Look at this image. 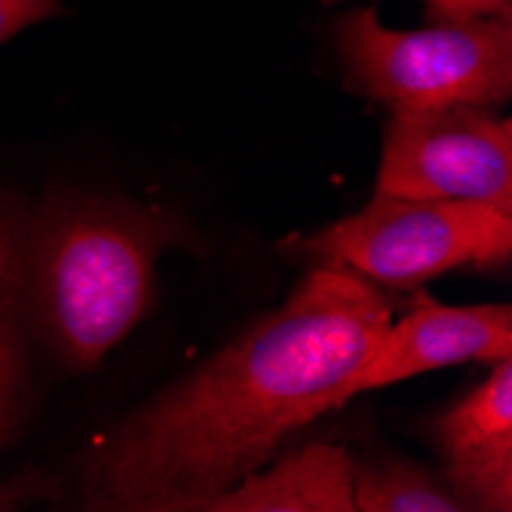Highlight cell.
Masks as SVG:
<instances>
[{
	"label": "cell",
	"mask_w": 512,
	"mask_h": 512,
	"mask_svg": "<svg viewBox=\"0 0 512 512\" xmlns=\"http://www.w3.org/2000/svg\"><path fill=\"white\" fill-rule=\"evenodd\" d=\"M393 322L368 279L319 264L283 307L117 430L92 467L102 509H197L341 408Z\"/></svg>",
	"instance_id": "cell-1"
},
{
	"label": "cell",
	"mask_w": 512,
	"mask_h": 512,
	"mask_svg": "<svg viewBox=\"0 0 512 512\" xmlns=\"http://www.w3.org/2000/svg\"><path fill=\"white\" fill-rule=\"evenodd\" d=\"M175 224L117 203H74L43 224L34 252L37 298L71 368L99 365L145 316L157 255Z\"/></svg>",
	"instance_id": "cell-2"
},
{
	"label": "cell",
	"mask_w": 512,
	"mask_h": 512,
	"mask_svg": "<svg viewBox=\"0 0 512 512\" xmlns=\"http://www.w3.org/2000/svg\"><path fill=\"white\" fill-rule=\"evenodd\" d=\"M350 83L393 111L494 105L512 96V16L393 31L375 10L338 22Z\"/></svg>",
	"instance_id": "cell-3"
},
{
	"label": "cell",
	"mask_w": 512,
	"mask_h": 512,
	"mask_svg": "<svg viewBox=\"0 0 512 512\" xmlns=\"http://www.w3.org/2000/svg\"><path fill=\"white\" fill-rule=\"evenodd\" d=\"M298 252L368 283L411 289L454 267H497L512 255V215L463 200L375 194L359 212L298 243Z\"/></svg>",
	"instance_id": "cell-4"
},
{
	"label": "cell",
	"mask_w": 512,
	"mask_h": 512,
	"mask_svg": "<svg viewBox=\"0 0 512 512\" xmlns=\"http://www.w3.org/2000/svg\"><path fill=\"white\" fill-rule=\"evenodd\" d=\"M378 194L463 200L512 215V123L479 105L393 111Z\"/></svg>",
	"instance_id": "cell-5"
},
{
	"label": "cell",
	"mask_w": 512,
	"mask_h": 512,
	"mask_svg": "<svg viewBox=\"0 0 512 512\" xmlns=\"http://www.w3.org/2000/svg\"><path fill=\"white\" fill-rule=\"evenodd\" d=\"M512 356V310L506 304L451 307L417 295L411 310L384 332L375 353L344 387L341 405L359 393L402 384L414 375L460 362H500Z\"/></svg>",
	"instance_id": "cell-6"
},
{
	"label": "cell",
	"mask_w": 512,
	"mask_h": 512,
	"mask_svg": "<svg viewBox=\"0 0 512 512\" xmlns=\"http://www.w3.org/2000/svg\"><path fill=\"white\" fill-rule=\"evenodd\" d=\"M436 442L463 509H512V362L494 371L467 399L436 421Z\"/></svg>",
	"instance_id": "cell-7"
},
{
	"label": "cell",
	"mask_w": 512,
	"mask_h": 512,
	"mask_svg": "<svg viewBox=\"0 0 512 512\" xmlns=\"http://www.w3.org/2000/svg\"><path fill=\"white\" fill-rule=\"evenodd\" d=\"M200 512H353V460L310 442L267 473L255 470L197 506Z\"/></svg>",
	"instance_id": "cell-8"
},
{
	"label": "cell",
	"mask_w": 512,
	"mask_h": 512,
	"mask_svg": "<svg viewBox=\"0 0 512 512\" xmlns=\"http://www.w3.org/2000/svg\"><path fill=\"white\" fill-rule=\"evenodd\" d=\"M451 488L408 460L353 463V512H460Z\"/></svg>",
	"instance_id": "cell-9"
},
{
	"label": "cell",
	"mask_w": 512,
	"mask_h": 512,
	"mask_svg": "<svg viewBox=\"0 0 512 512\" xmlns=\"http://www.w3.org/2000/svg\"><path fill=\"white\" fill-rule=\"evenodd\" d=\"M22 286V267L13 230L0 215V442L16 421L19 399V350H16V295Z\"/></svg>",
	"instance_id": "cell-10"
},
{
	"label": "cell",
	"mask_w": 512,
	"mask_h": 512,
	"mask_svg": "<svg viewBox=\"0 0 512 512\" xmlns=\"http://www.w3.org/2000/svg\"><path fill=\"white\" fill-rule=\"evenodd\" d=\"M338 4V0H322ZM430 22H470L485 16H512V0H424Z\"/></svg>",
	"instance_id": "cell-11"
},
{
	"label": "cell",
	"mask_w": 512,
	"mask_h": 512,
	"mask_svg": "<svg viewBox=\"0 0 512 512\" xmlns=\"http://www.w3.org/2000/svg\"><path fill=\"white\" fill-rule=\"evenodd\" d=\"M59 13V0H0V46L28 25Z\"/></svg>",
	"instance_id": "cell-12"
}]
</instances>
